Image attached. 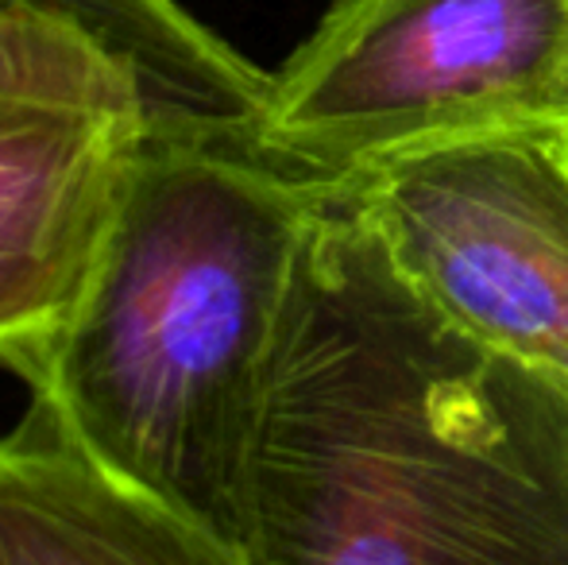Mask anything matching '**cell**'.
I'll use <instances>...</instances> for the list:
<instances>
[{"instance_id":"cell-1","label":"cell","mask_w":568,"mask_h":565,"mask_svg":"<svg viewBox=\"0 0 568 565\" xmlns=\"http://www.w3.org/2000/svg\"><path fill=\"white\" fill-rule=\"evenodd\" d=\"M252 565H568V384L453 330L329 182L240 512Z\"/></svg>"},{"instance_id":"cell-2","label":"cell","mask_w":568,"mask_h":565,"mask_svg":"<svg viewBox=\"0 0 568 565\" xmlns=\"http://www.w3.org/2000/svg\"><path fill=\"white\" fill-rule=\"evenodd\" d=\"M329 182L252 143L151 132L54 337L36 415L116 481L240 543L294 268Z\"/></svg>"},{"instance_id":"cell-3","label":"cell","mask_w":568,"mask_h":565,"mask_svg":"<svg viewBox=\"0 0 568 565\" xmlns=\"http://www.w3.org/2000/svg\"><path fill=\"white\" fill-rule=\"evenodd\" d=\"M568 121V0H337L271 74L260 151L341 182L476 132Z\"/></svg>"},{"instance_id":"cell-4","label":"cell","mask_w":568,"mask_h":565,"mask_svg":"<svg viewBox=\"0 0 568 565\" xmlns=\"http://www.w3.org/2000/svg\"><path fill=\"white\" fill-rule=\"evenodd\" d=\"M341 186L453 330L568 384V121L406 151Z\"/></svg>"},{"instance_id":"cell-5","label":"cell","mask_w":568,"mask_h":565,"mask_svg":"<svg viewBox=\"0 0 568 565\" xmlns=\"http://www.w3.org/2000/svg\"><path fill=\"white\" fill-rule=\"evenodd\" d=\"M0 93L124 109L163 137L260 148L271 70L179 0H0Z\"/></svg>"},{"instance_id":"cell-6","label":"cell","mask_w":568,"mask_h":565,"mask_svg":"<svg viewBox=\"0 0 568 565\" xmlns=\"http://www.w3.org/2000/svg\"><path fill=\"white\" fill-rule=\"evenodd\" d=\"M140 113L0 93V361L20 372L70 314L151 137Z\"/></svg>"},{"instance_id":"cell-7","label":"cell","mask_w":568,"mask_h":565,"mask_svg":"<svg viewBox=\"0 0 568 565\" xmlns=\"http://www.w3.org/2000/svg\"><path fill=\"white\" fill-rule=\"evenodd\" d=\"M0 565H252L244 546L70 450L31 411L0 437Z\"/></svg>"}]
</instances>
